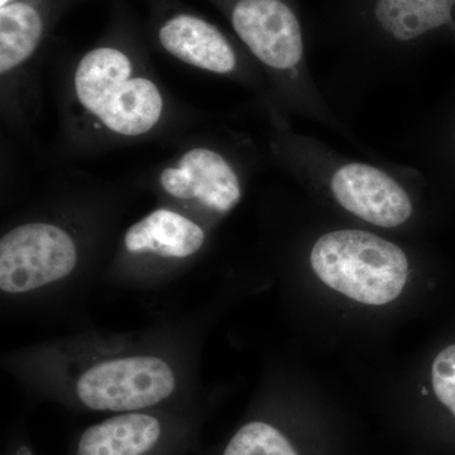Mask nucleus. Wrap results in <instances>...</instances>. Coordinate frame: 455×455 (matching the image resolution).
Here are the masks:
<instances>
[{
    "mask_svg": "<svg viewBox=\"0 0 455 455\" xmlns=\"http://www.w3.org/2000/svg\"><path fill=\"white\" fill-rule=\"evenodd\" d=\"M40 379L95 412L145 411L169 403L182 387L175 359L155 349L89 343L51 349Z\"/></svg>",
    "mask_w": 455,
    "mask_h": 455,
    "instance_id": "nucleus-1",
    "label": "nucleus"
},
{
    "mask_svg": "<svg viewBox=\"0 0 455 455\" xmlns=\"http://www.w3.org/2000/svg\"><path fill=\"white\" fill-rule=\"evenodd\" d=\"M75 113L90 130L114 139H140L163 122L166 101L158 84L125 51L90 50L71 80Z\"/></svg>",
    "mask_w": 455,
    "mask_h": 455,
    "instance_id": "nucleus-2",
    "label": "nucleus"
},
{
    "mask_svg": "<svg viewBox=\"0 0 455 455\" xmlns=\"http://www.w3.org/2000/svg\"><path fill=\"white\" fill-rule=\"evenodd\" d=\"M311 267L331 289L366 305L396 300L409 277V260L396 244L363 230H337L320 236Z\"/></svg>",
    "mask_w": 455,
    "mask_h": 455,
    "instance_id": "nucleus-3",
    "label": "nucleus"
},
{
    "mask_svg": "<svg viewBox=\"0 0 455 455\" xmlns=\"http://www.w3.org/2000/svg\"><path fill=\"white\" fill-rule=\"evenodd\" d=\"M79 262V242L68 228L49 220L18 224L0 239V290L40 292L68 280Z\"/></svg>",
    "mask_w": 455,
    "mask_h": 455,
    "instance_id": "nucleus-4",
    "label": "nucleus"
},
{
    "mask_svg": "<svg viewBox=\"0 0 455 455\" xmlns=\"http://www.w3.org/2000/svg\"><path fill=\"white\" fill-rule=\"evenodd\" d=\"M157 184L171 203L190 212L228 214L242 197L235 170L223 155L208 147L184 152L161 171Z\"/></svg>",
    "mask_w": 455,
    "mask_h": 455,
    "instance_id": "nucleus-5",
    "label": "nucleus"
},
{
    "mask_svg": "<svg viewBox=\"0 0 455 455\" xmlns=\"http://www.w3.org/2000/svg\"><path fill=\"white\" fill-rule=\"evenodd\" d=\"M205 241V229L196 217L175 206H163L125 230L121 259L131 267H164L197 256Z\"/></svg>",
    "mask_w": 455,
    "mask_h": 455,
    "instance_id": "nucleus-6",
    "label": "nucleus"
},
{
    "mask_svg": "<svg viewBox=\"0 0 455 455\" xmlns=\"http://www.w3.org/2000/svg\"><path fill=\"white\" fill-rule=\"evenodd\" d=\"M230 22L262 64L291 70L300 64L304 44L298 17L283 0H236Z\"/></svg>",
    "mask_w": 455,
    "mask_h": 455,
    "instance_id": "nucleus-7",
    "label": "nucleus"
},
{
    "mask_svg": "<svg viewBox=\"0 0 455 455\" xmlns=\"http://www.w3.org/2000/svg\"><path fill=\"white\" fill-rule=\"evenodd\" d=\"M178 425L156 410L114 414L84 430L75 455H169Z\"/></svg>",
    "mask_w": 455,
    "mask_h": 455,
    "instance_id": "nucleus-8",
    "label": "nucleus"
},
{
    "mask_svg": "<svg viewBox=\"0 0 455 455\" xmlns=\"http://www.w3.org/2000/svg\"><path fill=\"white\" fill-rule=\"evenodd\" d=\"M331 193L346 211L377 227L395 228L409 220V196L387 173L364 164H347L335 171Z\"/></svg>",
    "mask_w": 455,
    "mask_h": 455,
    "instance_id": "nucleus-9",
    "label": "nucleus"
},
{
    "mask_svg": "<svg viewBox=\"0 0 455 455\" xmlns=\"http://www.w3.org/2000/svg\"><path fill=\"white\" fill-rule=\"evenodd\" d=\"M158 42L179 61L208 73L228 75L238 65L235 49L220 28L193 14L179 13L164 20Z\"/></svg>",
    "mask_w": 455,
    "mask_h": 455,
    "instance_id": "nucleus-10",
    "label": "nucleus"
},
{
    "mask_svg": "<svg viewBox=\"0 0 455 455\" xmlns=\"http://www.w3.org/2000/svg\"><path fill=\"white\" fill-rule=\"evenodd\" d=\"M47 14L40 0H11L0 7V74L3 85L37 52Z\"/></svg>",
    "mask_w": 455,
    "mask_h": 455,
    "instance_id": "nucleus-11",
    "label": "nucleus"
},
{
    "mask_svg": "<svg viewBox=\"0 0 455 455\" xmlns=\"http://www.w3.org/2000/svg\"><path fill=\"white\" fill-rule=\"evenodd\" d=\"M455 0H377L374 17L383 31L407 42L443 26L455 28Z\"/></svg>",
    "mask_w": 455,
    "mask_h": 455,
    "instance_id": "nucleus-12",
    "label": "nucleus"
},
{
    "mask_svg": "<svg viewBox=\"0 0 455 455\" xmlns=\"http://www.w3.org/2000/svg\"><path fill=\"white\" fill-rule=\"evenodd\" d=\"M223 455H299L277 427L252 421L236 431Z\"/></svg>",
    "mask_w": 455,
    "mask_h": 455,
    "instance_id": "nucleus-13",
    "label": "nucleus"
},
{
    "mask_svg": "<svg viewBox=\"0 0 455 455\" xmlns=\"http://www.w3.org/2000/svg\"><path fill=\"white\" fill-rule=\"evenodd\" d=\"M434 392L455 416V344L443 350L431 368Z\"/></svg>",
    "mask_w": 455,
    "mask_h": 455,
    "instance_id": "nucleus-14",
    "label": "nucleus"
},
{
    "mask_svg": "<svg viewBox=\"0 0 455 455\" xmlns=\"http://www.w3.org/2000/svg\"><path fill=\"white\" fill-rule=\"evenodd\" d=\"M13 455H31V454L27 453V451H18L17 454H13Z\"/></svg>",
    "mask_w": 455,
    "mask_h": 455,
    "instance_id": "nucleus-15",
    "label": "nucleus"
}]
</instances>
